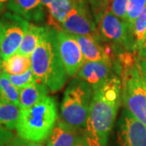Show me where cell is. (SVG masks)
I'll return each mask as SVG.
<instances>
[{
  "instance_id": "ac0fdd59",
  "label": "cell",
  "mask_w": 146,
  "mask_h": 146,
  "mask_svg": "<svg viewBox=\"0 0 146 146\" xmlns=\"http://www.w3.org/2000/svg\"><path fill=\"white\" fill-rule=\"evenodd\" d=\"M2 68L3 72L8 75H21L32 68L31 57L15 54L3 60Z\"/></svg>"
},
{
  "instance_id": "ba28073f",
  "label": "cell",
  "mask_w": 146,
  "mask_h": 146,
  "mask_svg": "<svg viewBox=\"0 0 146 146\" xmlns=\"http://www.w3.org/2000/svg\"><path fill=\"white\" fill-rule=\"evenodd\" d=\"M59 30L72 35L92 36L101 39L92 13L85 0L78 3L69 12Z\"/></svg>"
},
{
  "instance_id": "d590c367",
  "label": "cell",
  "mask_w": 146,
  "mask_h": 146,
  "mask_svg": "<svg viewBox=\"0 0 146 146\" xmlns=\"http://www.w3.org/2000/svg\"><path fill=\"white\" fill-rule=\"evenodd\" d=\"M145 84H146V76H145Z\"/></svg>"
},
{
  "instance_id": "9c48e42d",
  "label": "cell",
  "mask_w": 146,
  "mask_h": 146,
  "mask_svg": "<svg viewBox=\"0 0 146 146\" xmlns=\"http://www.w3.org/2000/svg\"><path fill=\"white\" fill-rule=\"evenodd\" d=\"M58 46L66 72L69 76L76 75L85 61L81 49L75 36L62 30L56 29Z\"/></svg>"
},
{
  "instance_id": "2e32d148",
  "label": "cell",
  "mask_w": 146,
  "mask_h": 146,
  "mask_svg": "<svg viewBox=\"0 0 146 146\" xmlns=\"http://www.w3.org/2000/svg\"><path fill=\"white\" fill-rule=\"evenodd\" d=\"M48 87L43 84L33 82L20 90V108L26 109L46 97Z\"/></svg>"
},
{
  "instance_id": "83f0119b",
  "label": "cell",
  "mask_w": 146,
  "mask_h": 146,
  "mask_svg": "<svg viewBox=\"0 0 146 146\" xmlns=\"http://www.w3.org/2000/svg\"><path fill=\"white\" fill-rule=\"evenodd\" d=\"M137 53L139 54V57H145V56H146V36L145 39V42L140 48V50L137 51Z\"/></svg>"
},
{
  "instance_id": "7a4b0ae2",
  "label": "cell",
  "mask_w": 146,
  "mask_h": 146,
  "mask_svg": "<svg viewBox=\"0 0 146 146\" xmlns=\"http://www.w3.org/2000/svg\"><path fill=\"white\" fill-rule=\"evenodd\" d=\"M123 103L131 115L146 126V84L137 51L119 53Z\"/></svg>"
},
{
  "instance_id": "484cf974",
  "label": "cell",
  "mask_w": 146,
  "mask_h": 146,
  "mask_svg": "<svg viewBox=\"0 0 146 146\" xmlns=\"http://www.w3.org/2000/svg\"><path fill=\"white\" fill-rule=\"evenodd\" d=\"M14 137V133L11 130L0 125V146H7Z\"/></svg>"
},
{
  "instance_id": "5bb4252c",
  "label": "cell",
  "mask_w": 146,
  "mask_h": 146,
  "mask_svg": "<svg viewBox=\"0 0 146 146\" xmlns=\"http://www.w3.org/2000/svg\"><path fill=\"white\" fill-rule=\"evenodd\" d=\"M73 36L78 42L85 61H107L113 63L106 53L104 45H102L100 42L102 39H97L88 36Z\"/></svg>"
},
{
  "instance_id": "277c9868",
  "label": "cell",
  "mask_w": 146,
  "mask_h": 146,
  "mask_svg": "<svg viewBox=\"0 0 146 146\" xmlns=\"http://www.w3.org/2000/svg\"><path fill=\"white\" fill-rule=\"evenodd\" d=\"M120 100L110 99L98 90H93L84 137L89 146H106L108 136L114 125Z\"/></svg>"
},
{
  "instance_id": "4316f807",
  "label": "cell",
  "mask_w": 146,
  "mask_h": 146,
  "mask_svg": "<svg viewBox=\"0 0 146 146\" xmlns=\"http://www.w3.org/2000/svg\"><path fill=\"white\" fill-rule=\"evenodd\" d=\"M7 146H44L40 143L24 140L21 137H14Z\"/></svg>"
},
{
  "instance_id": "1f68e13d",
  "label": "cell",
  "mask_w": 146,
  "mask_h": 146,
  "mask_svg": "<svg viewBox=\"0 0 146 146\" xmlns=\"http://www.w3.org/2000/svg\"><path fill=\"white\" fill-rule=\"evenodd\" d=\"M54 0H41V3H42V4L43 7H46L47 6L49 5L50 3H51Z\"/></svg>"
},
{
  "instance_id": "ffe728a7",
  "label": "cell",
  "mask_w": 146,
  "mask_h": 146,
  "mask_svg": "<svg viewBox=\"0 0 146 146\" xmlns=\"http://www.w3.org/2000/svg\"><path fill=\"white\" fill-rule=\"evenodd\" d=\"M0 100L20 107V90L11 84L4 72L0 76Z\"/></svg>"
},
{
  "instance_id": "f546056e",
  "label": "cell",
  "mask_w": 146,
  "mask_h": 146,
  "mask_svg": "<svg viewBox=\"0 0 146 146\" xmlns=\"http://www.w3.org/2000/svg\"><path fill=\"white\" fill-rule=\"evenodd\" d=\"M75 146H89L88 145V143H87V141H86L84 136H80L78 141H77L76 145Z\"/></svg>"
},
{
  "instance_id": "9a60e30c",
  "label": "cell",
  "mask_w": 146,
  "mask_h": 146,
  "mask_svg": "<svg viewBox=\"0 0 146 146\" xmlns=\"http://www.w3.org/2000/svg\"><path fill=\"white\" fill-rule=\"evenodd\" d=\"M81 1L83 0H54L46 7L48 25L59 30L69 12Z\"/></svg>"
},
{
  "instance_id": "52a82bcc",
  "label": "cell",
  "mask_w": 146,
  "mask_h": 146,
  "mask_svg": "<svg viewBox=\"0 0 146 146\" xmlns=\"http://www.w3.org/2000/svg\"><path fill=\"white\" fill-rule=\"evenodd\" d=\"M29 21L11 11L4 12L0 20V47L3 59L17 53L29 27Z\"/></svg>"
},
{
  "instance_id": "7402d4cb",
  "label": "cell",
  "mask_w": 146,
  "mask_h": 146,
  "mask_svg": "<svg viewBox=\"0 0 146 146\" xmlns=\"http://www.w3.org/2000/svg\"><path fill=\"white\" fill-rule=\"evenodd\" d=\"M146 7V0H128L126 22L130 28Z\"/></svg>"
},
{
  "instance_id": "f1b7e54d",
  "label": "cell",
  "mask_w": 146,
  "mask_h": 146,
  "mask_svg": "<svg viewBox=\"0 0 146 146\" xmlns=\"http://www.w3.org/2000/svg\"><path fill=\"white\" fill-rule=\"evenodd\" d=\"M139 61H140V65H141V69H142L144 74L146 76V56H145V57H139Z\"/></svg>"
},
{
  "instance_id": "cb8c5ba5",
  "label": "cell",
  "mask_w": 146,
  "mask_h": 146,
  "mask_svg": "<svg viewBox=\"0 0 146 146\" xmlns=\"http://www.w3.org/2000/svg\"><path fill=\"white\" fill-rule=\"evenodd\" d=\"M128 0H111L108 7L112 13L119 19L126 21Z\"/></svg>"
},
{
  "instance_id": "836d02e7",
  "label": "cell",
  "mask_w": 146,
  "mask_h": 146,
  "mask_svg": "<svg viewBox=\"0 0 146 146\" xmlns=\"http://www.w3.org/2000/svg\"><path fill=\"white\" fill-rule=\"evenodd\" d=\"M3 68H2V66H0V76H1V74L3 73Z\"/></svg>"
},
{
  "instance_id": "e0dca14e",
  "label": "cell",
  "mask_w": 146,
  "mask_h": 146,
  "mask_svg": "<svg viewBox=\"0 0 146 146\" xmlns=\"http://www.w3.org/2000/svg\"><path fill=\"white\" fill-rule=\"evenodd\" d=\"M45 28L46 27L38 26L34 24H30L28 31L23 38V41L21 42L17 54L27 57H31L32 54L37 46V44L45 30Z\"/></svg>"
},
{
  "instance_id": "8992f818",
  "label": "cell",
  "mask_w": 146,
  "mask_h": 146,
  "mask_svg": "<svg viewBox=\"0 0 146 146\" xmlns=\"http://www.w3.org/2000/svg\"><path fill=\"white\" fill-rule=\"evenodd\" d=\"M96 24L101 39L112 45L119 53L136 51L129 25L115 16L109 8Z\"/></svg>"
},
{
  "instance_id": "5b68a950",
  "label": "cell",
  "mask_w": 146,
  "mask_h": 146,
  "mask_svg": "<svg viewBox=\"0 0 146 146\" xmlns=\"http://www.w3.org/2000/svg\"><path fill=\"white\" fill-rule=\"evenodd\" d=\"M93 89L82 80L75 79L68 84L60 106L62 119L76 130L84 129Z\"/></svg>"
},
{
  "instance_id": "4fadbf2b",
  "label": "cell",
  "mask_w": 146,
  "mask_h": 146,
  "mask_svg": "<svg viewBox=\"0 0 146 146\" xmlns=\"http://www.w3.org/2000/svg\"><path fill=\"white\" fill-rule=\"evenodd\" d=\"M7 8L28 21L41 22L45 17L41 0H10Z\"/></svg>"
},
{
  "instance_id": "d4e9b609",
  "label": "cell",
  "mask_w": 146,
  "mask_h": 146,
  "mask_svg": "<svg viewBox=\"0 0 146 146\" xmlns=\"http://www.w3.org/2000/svg\"><path fill=\"white\" fill-rule=\"evenodd\" d=\"M110 1L111 0H89V3L91 5L92 12L94 14L96 23L108 8Z\"/></svg>"
},
{
  "instance_id": "e575fe53",
  "label": "cell",
  "mask_w": 146,
  "mask_h": 146,
  "mask_svg": "<svg viewBox=\"0 0 146 146\" xmlns=\"http://www.w3.org/2000/svg\"><path fill=\"white\" fill-rule=\"evenodd\" d=\"M1 16H1V14H0V20H1ZM0 26H1V25H0Z\"/></svg>"
},
{
  "instance_id": "7c38bea8",
  "label": "cell",
  "mask_w": 146,
  "mask_h": 146,
  "mask_svg": "<svg viewBox=\"0 0 146 146\" xmlns=\"http://www.w3.org/2000/svg\"><path fill=\"white\" fill-rule=\"evenodd\" d=\"M79 131L58 118L56 123L46 140V146H75L79 138Z\"/></svg>"
},
{
  "instance_id": "d6a6232c",
  "label": "cell",
  "mask_w": 146,
  "mask_h": 146,
  "mask_svg": "<svg viewBox=\"0 0 146 146\" xmlns=\"http://www.w3.org/2000/svg\"><path fill=\"white\" fill-rule=\"evenodd\" d=\"M3 62V55H2V50H1V47H0V66H2Z\"/></svg>"
},
{
  "instance_id": "8fae6325",
  "label": "cell",
  "mask_w": 146,
  "mask_h": 146,
  "mask_svg": "<svg viewBox=\"0 0 146 146\" xmlns=\"http://www.w3.org/2000/svg\"><path fill=\"white\" fill-rule=\"evenodd\" d=\"M113 71L118 72L115 65L107 61H84L76 76L94 89L111 77L114 75Z\"/></svg>"
},
{
  "instance_id": "d6986e66",
  "label": "cell",
  "mask_w": 146,
  "mask_h": 146,
  "mask_svg": "<svg viewBox=\"0 0 146 146\" xmlns=\"http://www.w3.org/2000/svg\"><path fill=\"white\" fill-rule=\"evenodd\" d=\"M20 114L21 108L18 106L0 100V125L13 130L16 127Z\"/></svg>"
},
{
  "instance_id": "3957f363",
  "label": "cell",
  "mask_w": 146,
  "mask_h": 146,
  "mask_svg": "<svg viewBox=\"0 0 146 146\" xmlns=\"http://www.w3.org/2000/svg\"><path fill=\"white\" fill-rule=\"evenodd\" d=\"M57 119L56 102L46 96L30 107L21 109L16 127L17 135L24 140L36 143L46 141Z\"/></svg>"
},
{
  "instance_id": "30bf717a",
  "label": "cell",
  "mask_w": 146,
  "mask_h": 146,
  "mask_svg": "<svg viewBox=\"0 0 146 146\" xmlns=\"http://www.w3.org/2000/svg\"><path fill=\"white\" fill-rule=\"evenodd\" d=\"M119 146H146V126L124 110L117 133Z\"/></svg>"
},
{
  "instance_id": "603a6c76",
  "label": "cell",
  "mask_w": 146,
  "mask_h": 146,
  "mask_svg": "<svg viewBox=\"0 0 146 146\" xmlns=\"http://www.w3.org/2000/svg\"><path fill=\"white\" fill-rule=\"evenodd\" d=\"M7 75L11 84L20 90L25 88L26 86L35 81L34 75L32 68L25 73L21 75H8V74Z\"/></svg>"
},
{
  "instance_id": "6da1fadb",
  "label": "cell",
  "mask_w": 146,
  "mask_h": 146,
  "mask_svg": "<svg viewBox=\"0 0 146 146\" xmlns=\"http://www.w3.org/2000/svg\"><path fill=\"white\" fill-rule=\"evenodd\" d=\"M31 60L36 82L46 85L52 92L63 88L68 74L58 50L56 29L45 28L37 46L32 54Z\"/></svg>"
},
{
  "instance_id": "4dcf8cb0",
  "label": "cell",
  "mask_w": 146,
  "mask_h": 146,
  "mask_svg": "<svg viewBox=\"0 0 146 146\" xmlns=\"http://www.w3.org/2000/svg\"><path fill=\"white\" fill-rule=\"evenodd\" d=\"M9 1L10 0H0V14L3 11V9H4V7H5L6 6H7Z\"/></svg>"
},
{
  "instance_id": "44dd1931",
  "label": "cell",
  "mask_w": 146,
  "mask_h": 146,
  "mask_svg": "<svg viewBox=\"0 0 146 146\" xmlns=\"http://www.w3.org/2000/svg\"><path fill=\"white\" fill-rule=\"evenodd\" d=\"M136 51L140 50L146 36V7L131 27Z\"/></svg>"
}]
</instances>
